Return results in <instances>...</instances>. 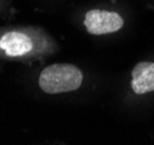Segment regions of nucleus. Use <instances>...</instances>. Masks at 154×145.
<instances>
[{"instance_id": "nucleus-1", "label": "nucleus", "mask_w": 154, "mask_h": 145, "mask_svg": "<svg viewBox=\"0 0 154 145\" xmlns=\"http://www.w3.org/2000/svg\"><path fill=\"white\" fill-rule=\"evenodd\" d=\"M82 72L75 65L54 64L39 74V87L49 94L66 93L78 90L82 84Z\"/></svg>"}, {"instance_id": "nucleus-2", "label": "nucleus", "mask_w": 154, "mask_h": 145, "mask_svg": "<svg viewBox=\"0 0 154 145\" xmlns=\"http://www.w3.org/2000/svg\"><path fill=\"white\" fill-rule=\"evenodd\" d=\"M84 24L93 35H104L118 31L124 24L122 16L115 12L93 9L86 13Z\"/></svg>"}, {"instance_id": "nucleus-3", "label": "nucleus", "mask_w": 154, "mask_h": 145, "mask_svg": "<svg viewBox=\"0 0 154 145\" xmlns=\"http://www.w3.org/2000/svg\"><path fill=\"white\" fill-rule=\"evenodd\" d=\"M131 87L137 94L154 91V63L140 61L133 68Z\"/></svg>"}, {"instance_id": "nucleus-4", "label": "nucleus", "mask_w": 154, "mask_h": 145, "mask_svg": "<svg viewBox=\"0 0 154 145\" xmlns=\"http://www.w3.org/2000/svg\"><path fill=\"white\" fill-rule=\"evenodd\" d=\"M0 49L11 57H19L28 54L32 49V42L28 35L20 31H9L0 38Z\"/></svg>"}]
</instances>
